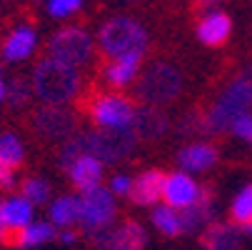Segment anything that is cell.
Listing matches in <instances>:
<instances>
[{
    "mask_svg": "<svg viewBox=\"0 0 252 250\" xmlns=\"http://www.w3.org/2000/svg\"><path fill=\"white\" fill-rule=\"evenodd\" d=\"M252 108V65H247L222 88V93L210 103L202 105V133L205 135H222L227 133L237 118L247 115Z\"/></svg>",
    "mask_w": 252,
    "mask_h": 250,
    "instance_id": "cell-1",
    "label": "cell"
},
{
    "mask_svg": "<svg viewBox=\"0 0 252 250\" xmlns=\"http://www.w3.org/2000/svg\"><path fill=\"white\" fill-rule=\"evenodd\" d=\"M32 93L43 105H67L78 100L83 93V75L80 70L55 63L50 58H40L32 68Z\"/></svg>",
    "mask_w": 252,
    "mask_h": 250,
    "instance_id": "cell-2",
    "label": "cell"
},
{
    "mask_svg": "<svg viewBox=\"0 0 252 250\" xmlns=\"http://www.w3.org/2000/svg\"><path fill=\"white\" fill-rule=\"evenodd\" d=\"M135 108L137 105L132 103V98L120 93H107L97 83H90L88 90L80 93L75 100L78 113L88 115L95 128H110V130L130 128L135 118Z\"/></svg>",
    "mask_w": 252,
    "mask_h": 250,
    "instance_id": "cell-3",
    "label": "cell"
},
{
    "mask_svg": "<svg viewBox=\"0 0 252 250\" xmlns=\"http://www.w3.org/2000/svg\"><path fill=\"white\" fill-rule=\"evenodd\" d=\"M183 88H185L183 70L170 60H155L140 73L130 98L135 105L165 108V105H170L180 98Z\"/></svg>",
    "mask_w": 252,
    "mask_h": 250,
    "instance_id": "cell-4",
    "label": "cell"
},
{
    "mask_svg": "<svg viewBox=\"0 0 252 250\" xmlns=\"http://www.w3.org/2000/svg\"><path fill=\"white\" fill-rule=\"evenodd\" d=\"M150 40L148 30L142 28L135 18L127 15H115L105 20L97 30V48L107 60H118L127 55H145Z\"/></svg>",
    "mask_w": 252,
    "mask_h": 250,
    "instance_id": "cell-5",
    "label": "cell"
},
{
    "mask_svg": "<svg viewBox=\"0 0 252 250\" xmlns=\"http://www.w3.org/2000/svg\"><path fill=\"white\" fill-rule=\"evenodd\" d=\"M78 125H80L78 110H70L65 105H38L28 115L30 135L43 145H58V143L70 140L78 133Z\"/></svg>",
    "mask_w": 252,
    "mask_h": 250,
    "instance_id": "cell-6",
    "label": "cell"
},
{
    "mask_svg": "<svg viewBox=\"0 0 252 250\" xmlns=\"http://www.w3.org/2000/svg\"><path fill=\"white\" fill-rule=\"evenodd\" d=\"M93 55H95V40L83 25H65L58 33H53L50 40L45 43V58L75 70L90 65Z\"/></svg>",
    "mask_w": 252,
    "mask_h": 250,
    "instance_id": "cell-7",
    "label": "cell"
},
{
    "mask_svg": "<svg viewBox=\"0 0 252 250\" xmlns=\"http://www.w3.org/2000/svg\"><path fill=\"white\" fill-rule=\"evenodd\" d=\"M137 135L130 128H120V130H110V128H93L88 133V150L93 158H97L100 163H120L123 158H127L135 148H137Z\"/></svg>",
    "mask_w": 252,
    "mask_h": 250,
    "instance_id": "cell-8",
    "label": "cell"
},
{
    "mask_svg": "<svg viewBox=\"0 0 252 250\" xmlns=\"http://www.w3.org/2000/svg\"><path fill=\"white\" fill-rule=\"evenodd\" d=\"M115 200L113 193L105 190V188H95L83 193L80 198V225L85 233H97L102 228H107L115 218Z\"/></svg>",
    "mask_w": 252,
    "mask_h": 250,
    "instance_id": "cell-9",
    "label": "cell"
},
{
    "mask_svg": "<svg viewBox=\"0 0 252 250\" xmlns=\"http://www.w3.org/2000/svg\"><path fill=\"white\" fill-rule=\"evenodd\" d=\"M90 243L100 250H142L148 243V233L137 220L125 218L118 228H102L93 233Z\"/></svg>",
    "mask_w": 252,
    "mask_h": 250,
    "instance_id": "cell-10",
    "label": "cell"
},
{
    "mask_svg": "<svg viewBox=\"0 0 252 250\" xmlns=\"http://www.w3.org/2000/svg\"><path fill=\"white\" fill-rule=\"evenodd\" d=\"M170 115L162 108H153V105H137L135 118H132V130L140 143H153L160 140L170 133Z\"/></svg>",
    "mask_w": 252,
    "mask_h": 250,
    "instance_id": "cell-11",
    "label": "cell"
},
{
    "mask_svg": "<svg viewBox=\"0 0 252 250\" xmlns=\"http://www.w3.org/2000/svg\"><path fill=\"white\" fill-rule=\"evenodd\" d=\"M197 40L207 48H222L230 40V33H232V18L225 10L212 8L207 10L200 20H197Z\"/></svg>",
    "mask_w": 252,
    "mask_h": 250,
    "instance_id": "cell-12",
    "label": "cell"
},
{
    "mask_svg": "<svg viewBox=\"0 0 252 250\" xmlns=\"http://www.w3.org/2000/svg\"><path fill=\"white\" fill-rule=\"evenodd\" d=\"M35 45H38V33H35V25L23 23L15 25L8 35L3 45H0V58L5 63H20L25 58H30L35 53Z\"/></svg>",
    "mask_w": 252,
    "mask_h": 250,
    "instance_id": "cell-13",
    "label": "cell"
},
{
    "mask_svg": "<svg viewBox=\"0 0 252 250\" xmlns=\"http://www.w3.org/2000/svg\"><path fill=\"white\" fill-rule=\"evenodd\" d=\"M215 198H218V193H215V188H212L210 183L200 185L195 203L180 213V225H183V233H195V230H200L202 225L210 223Z\"/></svg>",
    "mask_w": 252,
    "mask_h": 250,
    "instance_id": "cell-14",
    "label": "cell"
},
{
    "mask_svg": "<svg viewBox=\"0 0 252 250\" xmlns=\"http://www.w3.org/2000/svg\"><path fill=\"white\" fill-rule=\"evenodd\" d=\"M165 178H167V175H165L162 170H158V168L140 173L135 180H132V185H130L127 198H130L135 205H140V208H150V205H155V203L162 198Z\"/></svg>",
    "mask_w": 252,
    "mask_h": 250,
    "instance_id": "cell-15",
    "label": "cell"
},
{
    "mask_svg": "<svg viewBox=\"0 0 252 250\" xmlns=\"http://www.w3.org/2000/svg\"><path fill=\"white\" fill-rule=\"evenodd\" d=\"M197 190H200V185L192 180L190 175H185V173H172V175H167L165 178V185H162V200H165V205L167 208H190L192 203H195V198H197Z\"/></svg>",
    "mask_w": 252,
    "mask_h": 250,
    "instance_id": "cell-16",
    "label": "cell"
},
{
    "mask_svg": "<svg viewBox=\"0 0 252 250\" xmlns=\"http://www.w3.org/2000/svg\"><path fill=\"white\" fill-rule=\"evenodd\" d=\"M140 63H142L140 55H127V58H118V60H107V63L100 68V73H102L107 88L123 90V88H127V85L137 78Z\"/></svg>",
    "mask_w": 252,
    "mask_h": 250,
    "instance_id": "cell-17",
    "label": "cell"
},
{
    "mask_svg": "<svg viewBox=\"0 0 252 250\" xmlns=\"http://www.w3.org/2000/svg\"><path fill=\"white\" fill-rule=\"evenodd\" d=\"M200 245L205 250H242V238L235 225L212 220L200 233Z\"/></svg>",
    "mask_w": 252,
    "mask_h": 250,
    "instance_id": "cell-18",
    "label": "cell"
},
{
    "mask_svg": "<svg viewBox=\"0 0 252 250\" xmlns=\"http://www.w3.org/2000/svg\"><path fill=\"white\" fill-rule=\"evenodd\" d=\"M218 160H220L218 148L207 145V143H192V145H185L183 150L177 153V165L183 168V170H188V173L207 170Z\"/></svg>",
    "mask_w": 252,
    "mask_h": 250,
    "instance_id": "cell-19",
    "label": "cell"
},
{
    "mask_svg": "<svg viewBox=\"0 0 252 250\" xmlns=\"http://www.w3.org/2000/svg\"><path fill=\"white\" fill-rule=\"evenodd\" d=\"M67 175H70V180H73L75 190H80V193L95 190V188H100L102 163H100L97 158H93V155H83V158L73 165V170H70Z\"/></svg>",
    "mask_w": 252,
    "mask_h": 250,
    "instance_id": "cell-20",
    "label": "cell"
},
{
    "mask_svg": "<svg viewBox=\"0 0 252 250\" xmlns=\"http://www.w3.org/2000/svg\"><path fill=\"white\" fill-rule=\"evenodd\" d=\"M83 155H90L88 150V133H75L70 140H65L60 145V155H58V165L63 173H70L73 165L83 158Z\"/></svg>",
    "mask_w": 252,
    "mask_h": 250,
    "instance_id": "cell-21",
    "label": "cell"
},
{
    "mask_svg": "<svg viewBox=\"0 0 252 250\" xmlns=\"http://www.w3.org/2000/svg\"><path fill=\"white\" fill-rule=\"evenodd\" d=\"M50 220L55 225H73L80 223V198L63 195L50 205Z\"/></svg>",
    "mask_w": 252,
    "mask_h": 250,
    "instance_id": "cell-22",
    "label": "cell"
},
{
    "mask_svg": "<svg viewBox=\"0 0 252 250\" xmlns=\"http://www.w3.org/2000/svg\"><path fill=\"white\" fill-rule=\"evenodd\" d=\"M230 225L247 228L252 225V183L245 185L230 205Z\"/></svg>",
    "mask_w": 252,
    "mask_h": 250,
    "instance_id": "cell-23",
    "label": "cell"
},
{
    "mask_svg": "<svg viewBox=\"0 0 252 250\" xmlns=\"http://www.w3.org/2000/svg\"><path fill=\"white\" fill-rule=\"evenodd\" d=\"M23 160H25L23 143L13 133H3L0 135V168L15 170V168L23 165Z\"/></svg>",
    "mask_w": 252,
    "mask_h": 250,
    "instance_id": "cell-24",
    "label": "cell"
},
{
    "mask_svg": "<svg viewBox=\"0 0 252 250\" xmlns=\"http://www.w3.org/2000/svg\"><path fill=\"white\" fill-rule=\"evenodd\" d=\"M32 95H35V93H32V83H30V78H25V75L13 78V83L8 85V95H5L8 108H10V110L28 108L30 100H32Z\"/></svg>",
    "mask_w": 252,
    "mask_h": 250,
    "instance_id": "cell-25",
    "label": "cell"
},
{
    "mask_svg": "<svg viewBox=\"0 0 252 250\" xmlns=\"http://www.w3.org/2000/svg\"><path fill=\"white\" fill-rule=\"evenodd\" d=\"M5 218L10 228H28L32 218V203L25 200L23 195L5 200Z\"/></svg>",
    "mask_w": 252,
    "mask_h": 250,
    "instance_id": "cell-26",
    "label": "cell"
},
{
    "mask_svg": "<svg viewBox=\"0 0 252 250\" xmlns=\"http://www.w3.org/2000/svg\"><path fill=\"white\" fill-rule=\"evenodd\" d=\"M153 223H155V228H158L162 235H170V238H175V235L183 233V225H180V213H175V210L167 208V205L153 210Z\"/></svg>",
    "mask_w": 252,
    "mask_h": 250,
    "instance_id": "cell-27",
    "label": "cell"
},
{
    "mask_svg": "<svg viewBox=\"0 0 252 250\" xmlns=\"http://www.w3.org/2000/svg\"><path fill=\"white\" fill-rule=\"evenodd\" d=\"M20 190H23V198L30 200L32 205L35 203H45L48 195H50V185L43 180V178H25V180L20 183Z\"/></svg>",
    "mask_w": 252,
    "mask_h": 250,
    "instance_id": "cell-28",
    "label": "cell"
},
{
    "mask_svg": "<svg viewBox=\"0 0 252 250\" xmlns=\"http://www.w3.org/2000/svg\"><path fill=\"white\" fill-rule=\"evenodd\" d=\"M55 238V230L50 223H32L25 228L23 233V248H32V245H43L48 240Z\"/></svg>",
    "mask_w": 252,
    "mask_h": 250,
    "instance_id": "cell-29",
    "label": "cell"
},
{
    "mask_svg": "<svg viewBox=\"0 0 252 250\" xmlns=\"http://www.w3.org/2000/svg\"><path fill=\"white\" fill-rule=\"evenodd\" d=\"M45 8H48V15L53 18H70L80 13L83 0H45Z\"/></svg>",
    "mask_w": 252,
    "mask_h": 250,
    "instance_id": "cell-30",
    "label": "cell"
},
{
    "mask_svg": "<svg viewBox=\"0 0 252 250\" xmlns=\"http://www.w3.org/2000/svg\"><path fill=\"white\" fill-rule=\"evenodd\" d=\"M232 133L240 135V138H245V140H250V138H252V115H242V118H237L235 125H232Z\"/></svg>",
    "mask_w": 252,
    "mask_h": 250,
    "instance_id": "cell-31",
    "label": "cell"
},
{
    "mask_svg": "<svg viewBox=\"0 0 252 250\" xmlns=\"http://www.w3.org/2000/svg\"><path fill=\"white\" fill-rule=\"evenodd\" d=\"M130 185H132V180H127V178H123V175H115L113 183H110V190L118 193V195H127L130 193Z\"/></svg>",
    "mask_w": 252,
    "mask_h": 250,
    "instance_id": "cell-32",
    "label": "cell"
},
{
    "mask_svg": "<svg viewBox=\"0 0 252 250\" xmlns=\"http://www.w3.org/2000/svg\"><path fill=\"white\" fill-rule=\"evenodd\" d=\"M0 188H3V190H13L15 188V173L13 170L0 168Z\"/></svg>",
    "mask_w": 252,
    "mask_h": 250,
    "instance_id": "cell-33",
    "label": "cell"
},
{
    "mask_svg": "<svg viewBox=\"0 0 252 250\" xmlns=\"http://www.w3.org/2000/svg\"><path fill=\"white\" fill-rule=\"evenodd\" d=\"M10 230L8 225V218H5V200H0V240H3V235Z\"/></svg>",
    "mask_w": 252,
    "mask_h": 250,
    "instance_id": "cell-34",
    "label": "cell"
},
{
    "mask_svg": "<svg viewBox=\"0 0 252 250\" xmlns=\"http://www.w3.org/2000/svg\"><path fill=\"white\" fill-rule=\"evenodd\" d=\"M5 95H8V85H5V80H3V73H0V103L5 100Z\"/></svg>",
    "mask_w": 252,
    "mask_h": 250,
    "instance_id": "cell-35",
    "label": "cell"
},
{
    "mask_svg": "<svg viewBox=\"0 0 252 250\" xmlns=\"http://www.w3.org/2000/svg\"><path fill=\"white\" fill-rule=\"evenodd\" d=\"M60 240H63V243H73V240H75V233H70V230H67V233L60 235Z\"/></svg>",
    "mask_w": 252,
    "mask_h": 250,
    "instance_id": "cell-36",
    "label": "cell"
},
{
    "mask_svg": "<svg viewBox=\"0 0 252 250\" xmlns=\"http://www.w3.org/2000/svg\"><path fill=\"white\" fill-rule=\"evenodd\" d=\"M8 3H13V0H0V8H5Z\"/></svg>",
    "mask_w": 252,
    "mask_h": 250,
    "instance_id": "cell-37",
    "label": "cell"
},
{
    "mask_svg": "<svg viewBox=\"0 0 252 250\" xmlns=\"http://www.w3.org/2000/svg\"><path fill=\"white\" fill-rule=\"evenodd\" d=\"M200 3H220V0H200Z\"/></svg>",
    "mask_w": 252,
    "mask_h": 250,
    "instance_id": "cell-38",
    "label": "cell"
},
{
    "mask_svg": "<svg viewBox=\"0 0 252 250\" xmlns=\"http://www.w3.org/2000/svg\"><path fill=\"white\" fill-rule=\"evenodd\" d=\"M245 230H247V233H250V235H252V225H247V228H245Z\"/></svg>",
    "mask_w": 252,
    "mask_h": 250,
    "instance_id": "cell-39",
    "label": "cell"
},
{
    "mask_svg": "<svg viewBox=\"0 0 252 250\" xmlns=\"http://www.w3.org/2000/svg\"><path fill=\"white\" fill-rule=\"evenodd\" d=\"M32 3H40V0H32Z\"/></svg>",
    "mask_w": 252,
    "mask_h": 250,
    "instance_id": "cell-40",
    "label": "cell"
},
{
    "mask_svg": "<svg viewBox=\"0 0 252 250\" xmlns=\"http://www.w3.org/2000/svg\"><path fill=\"white\" fill-rule=\"evenodd\" d=\"M250 143H252V138H250Z\"/></svg>",
    "mask_w": 252,
    "mask_h": 250,
    "instance_id": "cell-41",
    "label": "cell"
}]
</instances>
